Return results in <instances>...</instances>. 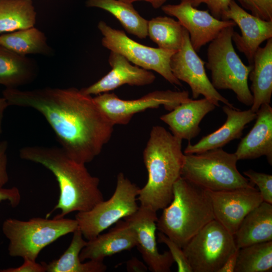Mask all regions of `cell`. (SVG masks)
<instances>
[{
	"instance_id": "cell-37",
	"label": "cell",
	"mask_w": 272,
	"mask_h": 272,
	"mask_svg": "<svg viewBox=\"0 0 272 272\" xmlns=\"http://www.w3.org/2000/svg\"><path fill=\"white\" fill-rule=\"evenodd\" d=\"M20 200V193L16 187L9 188L0 187V202L8 201L12 207L15 208L18 206Z\"/></svg>"
},
{
	"instance_id": "cell-22",
	"label": "cell",
	"mask_w": 272,
	"mask_h": 272,
	"mask_svg": "<svg viewBox=\"0 0 272 272\" xmlns=\"http://www.w3.org/2000/svg\"><path fill=\"white\" fill-rule=\"evenodd\" d=\"M249 77L253 103L250 109L256 113L262 104H270L272 95V38L255 53Z\"/></svg>"
},
{
	"instance_id": "cell-21",
	"label": "cell",
	"mask_w": 272,
	"mask_h": 272,
	"mask_svg": "<svg viewBox=\"0 0 272 272\" xmlns=\"http://www.w3.org/2000/svg\"><path fill=\"white\" fill-rule=\"evenodd\" d=\"M256 121L241 140L234 153L238 160L253 159L264 156L272 164V108L262 104L256 112Z\"/></svg>"
},
{
	"instance_id": "cell-13",
	"label": "cell",
	"mask_w": 272,
	"mask_h": 272,
	"mask_svg": "<svg viewBox=\"0 0 272 272\" xmlns=\"http://www.w3.org/2000/svg\"><path fill=\"white\" fill-rule=\"evenodd\" d=\"M161 8L166 14L176 17L187 31L191 44L196 52L214 40L223 29L236 26L231 20L217 19L208 10L193 7L192 0H181L178 4L165 5Z\"/></svg>"
},
{
	"instance_id": "cell-28",
	"label": "cell",
	"mask_w": 272,
	"mask_h": 272,
	"mask_svg": "<svg viewBox=\"0 0 272 272\" xmlns=\"http://www.w3.org/2000/svg\"><path fill=\"white\" fill-rule=\"evenodd\" d=\"M36 21L32 0H0V33L34 27Z\"/></svg>"
},
{
	"instance_id": "cell-36",
	"label": "cell",
	"mask_w": 272,
	"mask_h": 272,
	"mask_svg": "<svg viewBox=\"0 0 272 272\" xmlns=\"http://www.w3.org/2000/svg\"><path fill=\"white\" fill-rule=\"evenodd\" d=\"M8 143L6 141L0 142V187H3L9 180L7 171L8 159L7 150Z\"/></svg>"
},
{
	"instance_id": "cell-7",
	"label": "cell",
	"mask_w": 272,
	"mask_h": 272,
	"mask_svg": "<svg viewBox=\"0 0 272 272\" xmlns=\"http://www.w3.org/2000/svg\"><path fill=\"white\" fill-rule=\"evenodd\" d=\"M78 228L76 219L36 217L24 221L9 218L3 223L2 231L9 240L11 256L36 261L45 247Z\"/></svg>"
},
{
	"instance_id": "cell-3",
	"label": "cell",
	"mask_w": 272,
	"mask_h": 272,
	"mask_svg": "<svg viewBox=\"0 0 272 272\" xmlns=\"http://www.w3.org/2000/svg\"><path fill=\"white\" fill-rule=\"evenodd\" d=\"M182 141L163 126L152 127L143 152L148 176L139 190L140 206L157 212L171 202L173 185L181 176L184 163Z\"/></svg>"
},
{
	"instance_id": "cell-19",
	"label": "cell",
	"mask_w": 272,
	"mask_h": 272,
	"mask_svg": "<svg viewBox=\"0 0 272 272\" xmlns=\"http://www.w3.org/2000/svg\"><path fill=\"white\" fill-rule=\"evenodd\" d=\"M137 244L134 229L125 220L118 221L108 232L88 240L80 252V259L82 262L87 259L103 261L106 257L129 250Z\"/></svg>"
},
{
	"instance_id": "cell-10",
	"label": "cell",
	"mask_w": 272,
	"mask_h": 272,
	"mask_svg": "<svg viewBox=\"0 0 272 272\" xmlns=\"http://www.w3.org/2000/svg\"><path fill=\"white\" fill-rule=\"evenodd\" d=\"M97 27L103 36V47L121 54L135 65L158 73L171 84L182 86L170 66L171 57L176 51L141 44L124 31L114 29L102 21L99 22Z\"/></svg>"
},
{
	"instance_id": "cell-18",
	"label": "cell",
	"mask_w": 272,
	"mask_h": 272,
	"mask_svg": "<svg viewBox=\"0 0 272 272\" xmlns=\"http://www.w3.org/2000/svg\"><path fill=\"white\" fill-rule=\"evenodd\" d=\"M222 110L227 116L223 125L193 145L189 141L184 150V154H199L222 148L230 142L240 138L245 126L256 117V113L250 109L240 110L225 105Z\"/></svg>"
},
{
	"instance_id": "cell-27",
	"label": "cell",
	"mask_w": 272,
	"mask_h": 272,
	"mask_svg": "<svg viewBox=\"0 0 272 272\" xmlns=\"http://www.w3.org/2000/svg\"><path fill=\"white\" fill-rule=\"evenodd\" d=\"M86 5L108 12L119 21L127 33L140 39L148 36V21L139 14L132 4L119 0H87Z\"/></svg>"
},
{
	"instance_id": "cell-40",
	"label": "cell",
	"mask_w": 272,
	"mask_h": 272,
	"mask_svg": "<svg viewBox=\"0 0 272 272\" xmlns=\"http://www.w3.org/2000/svg\"><path fill=\"white\" fill-rule=\"evenodd\" d=\"M120 1L129 3L132 4L133 3L137 1H145L149 3L155 9H158L163 6L164 4L167 0H119Z\"/></svg>"
},
{
	"instance_id": "cell-2",
	"label": "cell",
	"mask_w": 272,
	"mask_h": 272,
	"mask_svg": "<svg viewBox=\"0 0 272 272\" xmlns=\"http://www.w3.org/2000/svg\"><path fill=\"white\" fill-rule=\"evenodd\" d=\"M21 159L45 167L54 175L59 188L58 202L46 218L56 210L54 218L60 219L73 212L91 209L104 200L99 179L90 174L85 164L71 159L61 148L26 146L19 151Z\"/></svg>"
},
{
	"instance_id": "cell-8",
	"label": "cell",
	"mask_w": 272,
	"mask_h": 272,
	"mask_svg": "<svg viewBox=\"0 0 272 272\" xmlns=\"http://www.w3.org/2000/svg\"><path fill=\"white\" fill-rule=\"evenodd\" d=\"M139 190L123 173H119L114 192L109 199L76 215L78 228L83 237L88 240L92 239L120 219L136 212L139 208L137 203Z\"/></svg>"
},
{
	"instance_id": "cell-5",
	"label": "cell",
	"mask_w": 272,
	"mask_h": 272,
	"mask_svg": "<svg viewBox=\"0 0 272 272\" xmlns=\"http://www.w3.org/2000/svg\"><path fill=\"white\" fill-rule=\"evenodd\" d=\"M234 26L223 29L208 48L207 68L211 72V83L216 90H230L237 100L247 106L253 103L248 84L252 65L243 63L236 52L232 40Z\"/></svg>"
},
{
	"instance_id": "cell-41",
	"label": "cell",
	"mask_w": 272,
	"mask_h": 272,
	"mask_svg": "<svg viewBox=\"0 0 272 272\" xmlns=\"http://www.w3.org/2000/svg\"><path fill=\"white\" fill-rule=\"evenodd\" d=\"M9 106L5 98H0V134L2 132V125L4 113L7 107Z\"/></svg>"
},
{
	"instance_id": "cell-30",
	"label": "cell",
	"mask_w": 272,
	"mask_h": 272,
	"mask_svg": "<svg viewBox=\"0 0 272 272\" xmlns=\"http://www.w3.org/2000/svg\"><path fill=\"white\" fill-rule=\"evenodd\" d=\"M272 241L239 248L234 272H270Z\"/></svg>"
},
{
	"instance_id": "cell-1",
	"label": "cell",
	"mask_w": 272,
	"mask_h": 272,
	"mask_svg": "<svg viewBox=\"0 0 272 272\" xmlns=\"http://www.w3.org/2000/svg\"><path fill=\"white\" fill-rule=\"evenodd\" d=\"M3 94L9 105L32 108L41 114L61 148L79 163L91 162L112 136L114 125L94 97L76 88H7Z\"/></svg>"
},
{
	"instance_id": "cell-29",
	"label": "cell",
	"mask_w": 272,
	"mask_h": 272,
	"mask_svg": "<svg viewBox=\"0 0 272 272\" xmlns=\"http://www.w3.org/2000/svg\"><path fill=\"white\" fill-rule=\"evenodd\" d=\"M183 28L172 18L159 16L148 21V36L159 48L177 51L182 45Z\"/></svg>"
},
{
	"instance_id": "cell-26",
	"label": "cell",
	"mask_w": 272,
	"mask_h": 272,
	"mask_svg": "<svg viewBox=\"0 0 272 272\" xmlns=\"http://www.w3.org/2000/svg\"><path fill=\"white\" fill-rule=\"evenodd\" d=\"M0 45L24 56L52 53L44 33L34 26L0 35Z\"/></svg>"
},
{
	"instance_id": "cell-4",
	"label": "cell",
	"mask_w": 272,
	"mask_h": 272,
	"mask_svg": "<svg viewBox=\"0 0 272 272\" xmlns=\"http://www.w3.org/2000/svg\"><path fill=\"white\" fill-rule=\"evenodd\" d=\"M157 221V228L183 248L206 225L215 219L208 190L182 176L175 182L173 197Z\"/></svg>"
},
{
	"instance_id": "cell-31",
	"label": "cell",
	"mask_w": 272,
	"mask_h": 272,
	"mask_svg": "<svg viewBox=\"0 0 272 272\" xmlns=\"http://www.w3.org/2000/svg\"><path fill=\"white\" fill-rule=\"evenodd\" d=\"M248 179L257 185L263 201L272 204V176L249 169L243 172Z\"/></svg>"
},
{
	"instance_id": "cell-24",
	"label": "cell",
	"mask_w": 272,
	"mask_h": 272,
	"mask_svg": "<svg viewBox=\"0 0 272 272\" xmlns=\"http://www.w3.org/2000/svg\"><path fill=\"white\" fill-rule=\"evenodd\" d=\"M34 61L0 45V84L8 88L31 83L38 74Z\"/></svg>"
},
{
	"instance_id": "cell-38",
	"label": "cell",
	"mask_w": 272,
	"mask_h": 272,
	"mask_svg": "<svg viewBox=\"0 0 272 272\" xmlns=\"http://www.w3.org/2000/svg\"><path fill=\"white\" fill-rule=\"evenodd\" d=\"M126 268L128 271H147L148 267L135 257H132L126 262Z\"/></svg>"
},
{
	"instance_id": "cell-23",
	"label": "cell",
	"mask_w": 272,
	"mask_h": 272,
	"mask_svg": "<svg viewBox=\"0 0 272 272\" xmlns=\"http://www.w3.org/2000/svg\"><path fill=\"white\" fill-rule=\"evenodd\" d=\"M233 235L238 248L272 241V204L263 201L250 211Z\"/></svg>"
},
{
	"instance_id": "cell-14",
	"label": "cell",
	"mask_w": 272,
	"mask_h": 272,
	"mask_svg": "<svg viewBox=\"0 0 272 272\" xmlns=\"http://www.w3.org/2000/svg\"><path fill=\"white\" fill-rule=\"evenodd\" d=\"M208 192L215 219L233 235L245 217L263 201L254 186Z\"/></svg>"
},
{
	"instance_id": "cell-6",
	"label": "cell",
	"mask_w": 272,
	"mask_h": 272,
	"mask_svg": "<svg viewBox=\"0 0 272 272\" xmlns=\"http://www.w3.org/2000/svg\"><path fill=\"white\" fill-rule=\"evenodd\" d=\"M235 153L222 148L184 154L181 176L205 189L219 191L254 185L239 172Z\"/></svg>"
},
{
	"instance_id": "cell-32",
	"label": "cell",
	"mask_w": 272,
	"mask_h": 272,
	"mask_svg": "<svg viewBox=\"0 0 272 272\" xmlns=\"http://www.w3.org/2000/svg\"><path fill=\"white\" fill-rule=\"evenodd\" d=\"M158 241L168 247L174 261L177 264L178 272H192L182 248L160 232L158 234Z\"/></svg>"
},
{
	"instance_id": "cell-34",
	"label": "cell",
	"mask_w": 272,
	"mask_h": 272,
	"mask_svg": "<svg viewBox=\"0 0 272 272\" xmlns=\"http://www.w3.org/2000/svg\"><path fill=\"white\" fill-rule=\"evenodd\" d=\"M230 2L231 0H192V5L197 8L201 4H206L212 15L221 20L228 10Z\"/></svg>"
},
{
	"instance_id": "cell-12",
	"label": "cell",
	"mask_w": 272,
	"mask_h": 272,
	"mask_svg": "<svg viewBox=\"0 0 272 272\" xmlns=\"http://www.w3.org/2000/svg\"><path fill=\"white\" fill-rule=\"evenodd\" d=\"M182 43L180 48L171 57V70L180 81L187 83L190 87L192 97L197 99L200 95L211 101L216 106L220 102L233 107L229 100L218 92L206 74L205 62L193 49L187 31L183 27Z\"/></svg>"
},
{
	"instance_id": "cell-39",
	"label": "cell",
	"mask_w": 272,
	"mask_h": 272,
	"mask_svg": "<svg viewBox=\"0 0 272 272\" xmlns=\"http://www.w3.org/2000/svg\"><path fill=\"white\" fill-rule=\"evenodd\" d=\"M239 248L225 262L218 272H234Z\"/></svg>"
},
{
	"instance_id": "cell-9",
	"label": "cell",
	"mask_w": 272,
	"mask_h": 272,
	"mask_svg": "<svg viewBox=\"0 0 272 272\" xmlns=\"http://www.w3.org/2000/svg\"><path fill=\"white\" fill-rule=\"evenodd\" d=\"M238 249L234 235L215 219L182 248L192 272H218Z\"/></svg>"
},
{
	"instance_id": "cell-17",
	"label": "cell",
	"mask_w": 272,
	"mask_h": 272,
	"mask_svg": "<svg viewBox=\"0 0 272 272\" xmlns=\"http://www.w3.org/2000/svg\"><path fill=\"white\" fill-rule=\"evenodd\" d=\"M108 62L110 71L92 85L80 89L86 95L107 93L123 85L143 86L152 84L156 77L150 71L133 65L123 56L111 51Z\"/></svg>"
},
{
	"instance_id": "cell-35",
	"label": "cell",
	"mask_w": 272,
	"mask_h": 272,
	"mask_svg": "<svg viewBox=\"0 0 272 272\" xmlns=\"http://www.w3.org/2000/svg\"><path fill=\"white\" fill-rule=\"evenodd\" d=\"M24 263L18 267H10L0 270V272H44L45 269L41 262L28 259H24Z\"/></svg>"
},
{
	"instance_id": "cell-33",
	"label": "cell",
	"mask_w": 272,
	"mask_h": 272,
	"mask_svg": "<svg viewBox=\"0 0 272 272\" xmlns=\"http://www.w3.org/2000/svg\"><path fill=\"white\" fill-rule=\"evenodd\" d=\"M241 7L261 19L272 21V0H237Z\"/></svg>"
},
{
	"instance_id": "cell-20",
	"label": "cell",
	"mask_w": 272,
	"mask_h": 272,
	"mask_svg": "<svg viewBox=\"0 0 272 272\" xmlns=\"http://www.w3.org/2000/svg\"><path fill=\"white\" fill-rule=\"evenodd\" d=\"M216 106L206 98L191 99L182 103L160 119L167 124L175 137L190 141L200 132V122Z\"/></svg>"
},
{
	"instance_id": "cell-16",
	"label": "cell",
	"mask_w": 272,
	"mask_h": 272,
	"mask_svg": "<svg viewBox=\"0 0 272 272\" xmlns=\"http://www.w3.org/2000/svg\"><path fill=\"white\" fill-rule=\"evenodd\" d=\"M221 20H231L238 25L241 35L234 31L232 42L237 49L243 53L249 64L260 45L272 38V21L261 19L249 13L234 0H231L227 11Z\"/></svg>"
},
{
	"instance_id": "cell-11",
	"label": "cell",
	"mask_w": 272,
	"mask_h": 272,
	"mask_svg": "<svg viewBox=\"0 0 272 272\" xmlns=\"http://www.w3.org/2000/svg\"><path fill=\"white\" fill-rule=\"evenodd\" d=\"M94 99L114 125H125L138 113L160 106L170 111L190 98L187 91L167 90L151 92L133 100L121 99L108 92L97 95Z\"/></svg>"
},
{
	"instance_id": "cell-25",
	"label": "cell",
	"mask_w": 272,
	"mask_h": 272,
	"mask_svg": "<svg viewBox=\"0 0 272 272\" xmlns=\"http://www.w3.org/2000/svg\"><path fill=\"white\" fill-rule=\"evenodd\" d=\"M78 228L74 232L71 242L61 256L58 259L46 263L41 262L47 272H104L107 266L103 261L89 260L83 262L80 259L82 249L87 241L83 239Z\"/></svg>"
},
{
	"instance_id": "cell-15",
	"label": "cell",
	"mask_w": 272,
	"mask_h": 272,
	"mask_svg": "<svg viewBox=\"0 0 272 272\" xmlns=\"http://www.w3.org/2000/svg\"><path fill=\"white\" fill-rule=\"evenodd\" d=\"M157 212L140 206L138 211L124 218L135 230L137 247L149 269L153 272H169L174 260L169 251L160 253L157 247L156 231Z\"/></svg>"
}]
</instances>
